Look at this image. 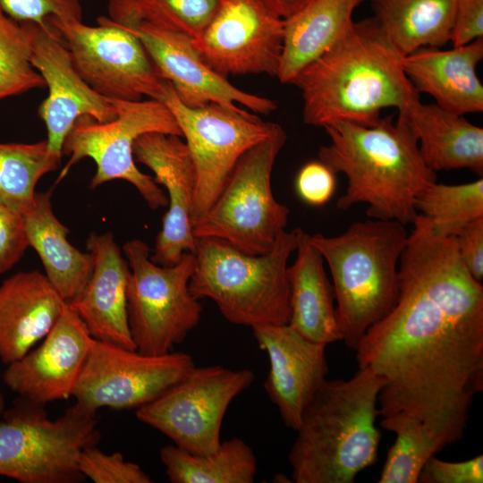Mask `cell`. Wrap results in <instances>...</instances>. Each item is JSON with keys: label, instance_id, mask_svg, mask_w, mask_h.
Segmentation results:
<instances>
[{"label": "cell", "instance_id": "obj_1", "mask_svg": "<svg viewBox=\"0 0 483 483\" xmlns=\"http://www.w3.org/2000/svg\"><path fill=\"white\" fill-rule=\"evenodd\" d=\"M399 260L392 310L356 348L359 369L384 379L381 427L421 425L446 445L464 436L483 390V286L462 264L454 236L419 214Z\"/></svg>", "mask_w": 483, "mask_h": 483}, {"label": "cell", "instance_id": "obj_2", "mask_svg": "<svg viewBox=\"0 0 483 483\" xmlns=\"http://www.w3.org/2000/svg\"><path fill=\"white\" fill-rule=\"evenodd\" d=\"M402 57L374 18L352 21L291 81L301 91L303 122L323 128L341 122L370 126L382 109H401L419 93L403 72Z\"/></svg>", "mask_w": 483, "mask_h": 483}, {"label": "cell", "instance_id": "obj_3", "mask_svg": "<svg viewBox=\"0 0 483 483\" xmlns=\"http://www.w3.org/2000/svg\"><path fill=\"white\" fill-rule=\"evenodd\" d=\"M330 143L320 147L318 159L335 174L347 178V189L336 203L346 210L366 203L369 218L412 224L419 213L417 197L436 182L406 118L386 116L374 125L335 123L324 127Z\"/></svg>", "mask_w": 483, "mask_h": 483}, {"label": "cell", "instance_id": "obj_4", "mask_svg": "<svg viewBox=\"0 0 483 483\" xmlns=\"http://www.w3.org/2000/svg\"><path fill=\"white\" fill-rule=\"evenodd\" d=\"M384 379L369 368L327 380L306 407L288 454L296 483H352L377 461Z\"/></svg>", "mask_w": 483, "mask_h": 483}, {"label": "cell", "instance_id": "obj_5", "mask_svg": "<svg viewBox=\"0 0 483 483\" xmlns=\"http://www.w3.org/2000/svg\"><path fill=\"white\" fill-rule=\"evenodd\" d=\"M408 236L402 224L373 218L355 222L334 237L309 235L329 267L342 341L348 347L354 350L395 305L399 260Z\"/></svg>", "mask_w": 483, "mask_h": 483}, {"label": "cell", "instance_id": "obj_6", "mask_svg": "<svg viewBox=\"0 0 483 483\" xmlns=\"http://www.w3.org/2000/svg\"><path fill=\"white\" fill-rule=\"evenodd\" d=\"M302 232L284 230L269 251L258 255L244 253L218 238H197L191 293L212 300L233 324L251 328L288 324L287 261Z\"/></svg>", "mask_w": 483, "mask_h": 483}, {"label": "cell", "instance_id": "obj_7", "mask_svg": "<svg viewBox=\"0 0 483 483\" xmlns=\"http://www.w3.org/2000/svg\"><path fill=\"white\" fill-rule=\"evenodd\" d=\"M46 405L19 397L0 419V476L21 483H80L78 458L97 445V412L78 404L51 419Z\"/></svg>", "mask_w": 483, "mask_h": 483}, {"label": "cell", "instance_id": "obj_8", "mask_svg": "<svg viewBox=\"0 0 483 483\" xmlns=\"http://www.w3.org/2000/svg\"><path fill=\"white\" fill-rule=\"evenodd\" d=\"M286 139L284 128L275 123L263 140L240 157L212 207L193 226L196 239L218 238L252 255L272 249L290 213L275 199L271 185L273 167Z\"/></svg>", "mask_w": 483, "mask_h": 483}, {"label": "cell", "instance_id": "obj_9", "mask_svg": "<svg viewBox=\"0 0 483 483\" xmlns=\"http://www.w3.org/2000/svg\"><path fill=\"white\" fill-rule=\"evenodd\" d=\"M116 110V117L99 123L84 115L79 117L66 135L63 154L70 156L55 183L85 157L92 159L97 170L89 187L123 180L133 185L151 209L168 206L164 190L154 178L142 173L133 156L135 140L148 132H161L182 138L181 128L170 109L157 99L120 100L107 98Z\"/></svg>", "mask_w": 483, "mask_h": 483}, {"label": "cell", "instance_id": "obj_10", "mask_svg": "<svg viewBox=\"0 0 483 483\" xmlns=\"http://www.w3.org/2000/svg\"><path fill=\"white\" fill-rule=\"evenodd\" d=\"M123 251L130 267L127 314L136 350L150 355L171 352L201 318L202 305L189 289L195 255L186 252L176 264L160 266L139 239L126 242Z\"/></svg>", "mask_w": 483, "mask_h": 483}, {"label": "cell", "instance_id": "obj_11", "mask_svg": "<svg viewBox=\"0 0 483 483\" xmlns=\"http://www.w3.org/2000/svg\"><path fill=\"white\" fill-rule=\"evenodd\" d=\"M175 117L196 170V191L191 212L194 226L221 193L240 157L263 140L275 123L262 121L242 108L217 104L189 107L167 81L159 100Z\"/></svg>", "mask_w": 483, "mask_h": 483}, {"label": "cell", "instance_id": "obj_12", "mask_svg": "<svg viewBox=\"0 0 483 483\" xmlns=\"http://www.w3.org/2000/svg\"><path fill=\"white\" fill-rule=\"evenodd\" d=\"M59 31L83 80L106 98L160 100L165 84L140 39L106 16L97 26L82 21L47 20Z\"/></svg>", "mask_w": 483, "mask_h": 483}, {"label": "cell", "instance_id": "obj_13", "mask_svg": "<svg viewBox=\"0 0 483 483\" xmlns=\"http://www.w3.org/2000/svg\"><path fill=\"white\" fill-rule=\"evenodd\" d=\"M253 371L219 365L195 366L156 400L138 408L136 417L194 453H209L221 444V428L232 401L248 389Z\"/></svg>", "mask_w": 483, "mask_h": 483}, {"label": "cell", "instance_id": "obj_14", "mask_svg": "<svg viewBox=\"0 0 483 483\" xmlns=\"http://www.w3.org/2000/svg\"><path fill=\"white\" fill-rule=\"evenodd\" d=\"M195 366L186 352L150 355L96 339L72 397L76 404L93 412L101 408L137 410L162 395Z\"/></svg>", "mask_w": 483, "mask_h": 483}, {"label": "cell", "instance_id": "obj_15", "mask_svg": "<svg viewBox=\"0 0 483 483\" xmlns=\"http://www.w3.org/2000/svg\"><path fill=\"white\" fill-rule=\"evenodd\" d=\"M284 20L266 0H220L212 21L192 43L203 61L225 78L276 77Z\"/></svg>", "mask_w": 483, "mask_h": 483}, {"label": "cell", "instance_id": "obj_16", "mask_svg": "<svg viewBox=\"0 0 483 483\" xmlns=\"http://www.w3.org/2000/svg\"><path fill=\"white\" fill-rule=\"evenodd\" d=\"M121 26L140 39L162 77L172 84L185 106L196 108L217 104L239 109L238 105H242L252 113L263 114L276 109L272 99L243 91L211 69L190 35L147 21Z\"/></svg>", "mask_w": 483, "mask_h": 483}, {"label": "cell", "instance_id": "obj_17", "mask_svg": "<svg viewBox=\"0 0 483 483\" xmlns=\"http://www.w3.org/2000/svg\"><path fill=\"white\" fill-rule=\"evenodd\" d=\"M25 23L31 41L30 63L48 89L38 113L47 129L49 149L62 157L64 139L79 117L88 115L106 123L116 117V110L78 73L55 26L48 21Z\"/></svg>", "mask_w": 483, "mask_h": 483}, {"label": "cell", "instance_id": "obj_18", "mask_svg": "<svg viewBox=\"0 0 483 483\" xmlns=\"http://www.w3.org/2000/svg\"><path fill=\"white\" fill-rule=\"evenodd\" d=\"M96 339L68 304L35 349L6 365L3 380L19 397L47 405L72 397Z\"/></svg>", "mask_w": 483, "mask_h": 483}, {"label": "cell", "instance_id": "obj_19", "mask_svg": "<svg viewBox=\"0 0 483 483\" xmlns=\"http://www.w3.org/2000/svg\"><path fill=\"white\" fill-rule=\"evenodd\" d=\"M133 156L154 173L155 182L167 192L168 209L150 259L173 266L184 253L196 250L191 212L197 177L191 155L182 137L148 132L135 140Z\"/></svg>", "mask_w": 483, "mask_h": 483}, {"label": "cell", "instance_id": "obj_20", "mask_svg": "<svg viewBox=\"0 0 483 483\" xmlns=\"http://www.w3.org/2000/svg\"><path fill=\"white\" fill-rule=\"evenodd\" d=\"M252 331L269 360L265 390L284 424L296 431L306 407L326 379V345L305 339L288 324L257 326Z\"/></svg>", "mask_w": 483, "mask_h": 483}, {"label": "cell", "instance_id": "obj_21", "mask_svg": "<svg viewBox=\"0 0 483 483\" xmlns=\"http://www.w3.org/2000/svg\"><path fill=\"white\" fill-rule=\"evenodd\" d=\"M86 248L93 256L91 275L68 306L97 340L136 350L127 314L130 267L111 232H91Z\"/></svg>", "mask_w": 483, "mask_h": 483}, {"label": "cell", "instance_id": "obj_22", "mask_svg": "<svg viewBox=\"0 0 483 483\" xmlns=\"http://www.w3.org/2000/svg\"><path fill=\"white\" fill-rule=\"evenodd\" d=\"M67 302L38 270L18 272L0 284V360L8 365L43 340Z\"/></svg>", "mask_w": 483, "mask_h": 483}, {"label": "cell", "instance_id": "obj_23", "mask_svg": "<svg viewBox=\"0 0 483 483\" xmlns=\"http://www.w3.org/2000/svg\"><path fill=\"white\" fill-rule=\"evenodd\" d=\"M483 58V38L442 50L421 47L402 57V69L420 93L440 107L464 115L483 111V86L476 68Z\"/></svg>", "mask_w": 483, "mask_h": 483}, {"label": "cell", "instance_id": "obj_24", "mask_svg": "<svg viewBox=\"0 0 483 483\" xmlns=\"http://www.w3.org/2000/svg\"><path fill=\"white\" fill-rule=\"evenodd\" d=\"M409 123L426 165L433 171L467 168L482 177L483 129L436 104H423L419 93L398 110Z\"/></svg>", "mask_w": 483, "mask_h": 483}, {"label": "cell", "instance_id": "obj_25", "mask_svg": "<svg viewBox=\"0 0 483 483\" xmlns=\"http://www.w3.org/2000/svg\"><path fill=\"white\" fill-rule=\"evenodd\" d=\"M293 264L287 267L290 317L288 325L305 339L327 345L342 340L335 294L324 258L302 232Z\"/></svg>", "mask_w": 483, "mask_h": 483}, {"label": "cell", "instance_id": "obj_26", "mask_svg": "<svg viewBox=\"0 0 483 483\" xmlns=\"http://www.w3.org/2000/svg\"><path fill=\"white\" fill-rule=\"evenodd\" d=\"M21 217L29 245L41 259L45 275L66 302L72 301L91 275L93 256L70 243L69 229L53 211L50 191H36Z\"/></svg>", "mask_w": 483, "mask_h": 483}, {"label": "cell", "instance_id": "obj_27", "mask_svg": "<svg viewBox=\"0 0 483 483\" xmlns=\"http://www.w3.org/2000/svg\"><path fill=\"white\" fill-rule=\"evenodd\" d=\"M363 0H311L284 20L283 51L277 73L291 83L307 65L328 51L352 21Z\"/></svg>", "mask_w": 483, "mask_h": 483}, {"label": "cell", "instance_id": "obj_28", "mask_svg": "<svg viewBox=\"0 0 483 483\" xmlns=\"http://www.w3.org/2000/svg\"><path fill=\"white\" fill-rule=\"evenodd\" d=\"M372 1L374 19L402 56L450 41L456 0Z\"/></svg>", "mask_w": 483, "mask_h": 483}, {"label": "cell", "instance_id": "obj_29", "mask_svg": "<svg viewBox=\"0 0 483 483\" xmlns=\"http://www.w3.org/2000/svg\"><path fill=\"white\" fill-rule=\"evenodd\" d=\"M160 460L172 483H252L258 462L250 446L239 437L221 442L209 453H194L174 445L163 446Z\"/></svg>", "mask_w": 483, "mask_h": 483}, {"label": "cell", "instance_id": "obj_30", "mask_svg": "<svg viewBox=\"0 0 483 483\" xmlns=\"http://www.w3.org/2000/svg\"><path fill=\"white\" fill-rule=\"evenodd\" d=\"M60 160L47 140L0 143V202L22 215L34 200L39 179L55 170Z\"/></svg>", "mask_w": 483, "mask_h": 483}, {"label": "cell", "instance_id": "obj_31", "mask_svg": "<svg viewBox=\"0 0 483 483\" xmlns=\"http://www.w3.org/2000/svg\"><path fill=\"white\" fill-rule=\"evenodd\" d=\"M415 208L435 233L455 236L465 225L483 216V179L462 184L434 182L416 199Z\"/></svg>", "mask_w": 483, "mask_h": 483}, {"label": "cell", "instance_id": "obj_32", "mask_svg": "<svg viewBox=\"0 0 483 483\" xmlns=\"http://www.w3.org/2000/svg\"><path fill=\"white\" fill-rule=\"evenodd\" d=\"M30 57L26 23L12 19L0 7V100L46 87Z\"/></svg>", "mask_w": 483, "mask_h": 483}, {"label": "cell", "instance_id": "obj_33", "mask_svg": "<svg viewBox=\"0 0 483 483\" xmlns=\"http://www.w3.org/2000/svg\"><path fill=\"white\" fill-rule=\"evenodd\" d=\"M395 434L396 439L388 450L378 482L417 483L428 460L446 445L421 425L407 427Z\"/></svg>", "mask_w": 483, "mask_h": 483}, {"label": "cell", "instance_id": "obj_34", "mask_svg": "<svg viewBox=\"0 0 483 483\" xmlns=\"http://www.w3.org/2000/svg\"><path fill=\"white\" fill-rule=\"evenodd\" d=\"M80 472L95 483H151V477L120 452L107 454L97 445L85 448L78 458Z\"/></svg>", "mask_w": 483, "mask_h": 483}, {"label": "cell", "instance_id": "obj_35", "mask_svg": "<svg viewBox=\"0 0 483 483\" xmlns=\"http://www.w3.org/2000/svg\"><path fill=\"white\" fill-rule=\"evenodd\" d=\"M0 7L19 22L44 23L51 17L82 21L80 0H0Z\"/></svg>", "mask_w": 483, "mask_h": 483}, {"label": "cell", "instance_id": "obj_36", "mask_svg": "<svg viewBox=\"0 0 483 483\" xmlns=\"http://www.w3.org/2000/svg\"><path fill=\"white\" fill-rule=\"evenodd\" d=\"M418 482L482 483L483 455L462 462L443 461L433 455L423 466Z\"/></svg>", "mask_w": 483, "mask_h": 483}, {"label": "cell", "instance_id": "obj_37", "mask_svg": "<svg viewBox=\"0 0 483 483\" xmlns=\"http://www.w3.org/2000/svg\"><path fill=\"white\" fill-rule=\"evenodd\" d=\"M29 247L21 215L0 202V274L10 270Z\"/></svg>", "mask_w": 483, "mask_h": 483}, {"label": "cell", "instance_id": "obj_38", "mask_svg": "<svg viewBox=\"0 0 483 483\" xmlns=\"http://www.w3.org/2000/svg\"><path fill=\"white\" fill-rule=\"evenodd\" d=\"M335 174L321 161L307 163L296 179L299 196L308 204L322 206L334 195Z\"/></svg>", "mask_w": 483, "mask_h": 483}, {"label": "cell", "instance_id": "obj_39", "mask_svg": "<svg viewBox=\"0 0 483 483\" xmlns=\"http://www.w3.org/2000/svg\"><path fill=\"white\" fill-rule=\"evenodd\" d=\"M483 38V0H456L450 41L453 47Z\"/></svg>", "mask_w": 483, "mask_h": 483}, {"label": "cell", "instance_id": "obj_40", "mask_svg": "<svg viewBox=\"0 0 483 483\" xmlns=\"http://www.w3.org/2000/svg\"><path fill=\"white\" fill-rule=\"evenodd\" d=\"M459 257L477 281L483 279V216L465 225L455 236Z\"/></svg>", "mask_w": 483, "mask_h": 483}, {"label": "cell", "instance_id": "obj_41", "mask_svg": "<svg viewBox=\"0 0 483 483\" xmlns=\"http://www.w3.org/2000/svg\"><path fill=\"white\" fill-rule=\"evenodd\" d=\"M271 4L284 19L292 15L311 0H266Z\"/></svg>", "mask_w": 483, "mask_h": 483}, {"label": "cell", "instance_id": "obj_42", "mask_svg": "<svg viewBox=\"0 0 483 483\" xmlns=\"http://www.w3.org/2000/svg\"><path fill=\"white\" fill-rule=\"evenodd\" d=\"M5 410V400L0 388V414Z\"/></svg>", "mask_w": 483, "mask_h": 483}]
</instances>
